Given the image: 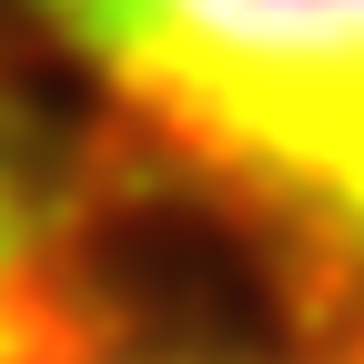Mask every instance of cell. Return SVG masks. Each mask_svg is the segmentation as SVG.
Masks as SVG:
<instances>
[{
	"instance_id": "obj_2",
	"label": "cell",
	"mask_w": 364,
	"mask_h": 364,
	"mask_svg": "<svg viewBox=\"0 0 364 364\" xmlns=\"http://www.w3.org/2000/svg\"><path fill=\"white\" fill-rule=\"evenodd\" d=\"M71 334V213L0 122V364H51Z\"/></svg>"
},
{
	"instance_id": "obj_1",
	"label": "cell",
	"mask_w": 364,
	"mask_h": 364,
	"mask_svg": "<svg viewBox=\"0 0 364 364\" xmlns=\"http://www.w3.org/2000/svg\"><path fill=\"white\" fill-rule=\"evenodd\" d=\"M223 203L364 294V0H21Z\"/></svg>"
}]
</instances>
